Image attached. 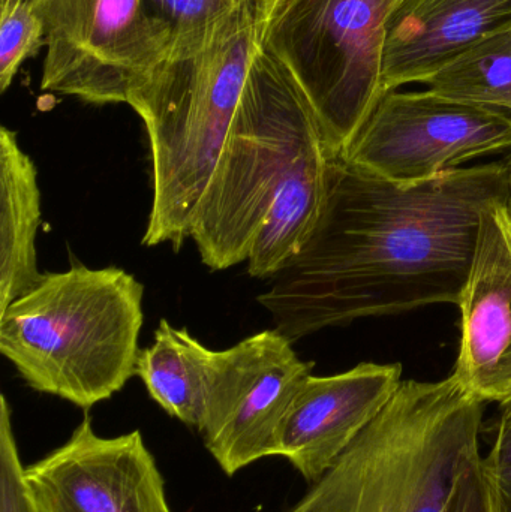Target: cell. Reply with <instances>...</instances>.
I'll list each match as a JSON object with an SVG mask.
<instances>
[{
    "mask_svg": "<svg viewBox=\"0 0 511 512\" xmlns=\"http://www.w3.org/2000/svg\"><path fill=\"white\" fill-rule=\"evenodd\" d=\"M509 162L398 185L330 159L320 219L258 303L291 342L357 319L458 304L480 215L509 203Z\"/></svg>",
    "mask_w": 511,
    "mask_h": 512,
    "instance_id": "6da1fadb",
    "label": "cell"
},
{
    "mask_svg": "<svg viewBox=\"0 0 511 512\" xmlns=\"http://www.w3.org/2000/svg\"><path fill=\"white\" fill-rule=\"evenodd\" d=\"M258 50L254 0L195 50L171 54L129 95L152 161L147 248L179 252L209 188Z\"/></svg>",
    "mask_w": 511,
    "mask_h": 512,
    "instance_id": "7a4b0ae2",
    "label": "cell"
},
{
    "mask_svg": "<svg viewBox=\"0 0 511 512\" xmlns=\"http://www.w3.org/2000/svg\"><path fill=\"white\" fill-rule=\"evenodd\" d=\"M485 402L455 375L402 381L389 405L285 512H449L480 456Z\"/></svg>",
    "mask_w": 511,
    "mask_h": 512,
    "instance_id": "3957f363",
    "label": "cell"
},
{
    "mask_svg": "<svg viewBox=\"0 0 511 512\" xmlns=\"http://www.w3.org/2000/svg\"><path fill=\"white\" fill-rule=\"evenodd\" d=\"M143 300L123 268L45 273L0 313V354L27 387L89 411L135 376Z\"/></svg>",
    "mask_w": 511,
    "mask_h": 512,
    "instance_id": "277c9868",
    "label": "cell"
},
{
    "mask_svg": "<svg viewBox=\"0 0 511 512\" xmlns=\"http://www.w3.org/2000/svg\"><path fill=\"white\" fill-rule=\"evenodd\" d=\"M332 158L320 123L284 68L258 48L189 239L212 271L248 262L273 204L312 162Z\"/></svg>",
    "mask_w": 511,
    "mask_h": 512,
    "instance_id": "5b68a950",
    "label": "cell"
},
{
    "mask_svg": "<svg viewBox=\"0 0 511 512\" xmlns=\"http://www.w3.org/2000/svg\"><path fill=\"white\" fill-rule=\"evenodd\" d=\"M398 0H254L258 48L293 78L332 158L383 98L387 23Z\"/></svg>",
    "mask_w": 511,
    "mask_h": 512,
    "instance_id": "8992f818",
    "label": "cell"
},
{
    "mask_svg": "<svg viewBox=\"0 0 511 512\" xmlns=\"http://www.w3.org/2000/svg\"><path fill=\"white\" fill-rule=\"evenodd\" d=\"M44 24L41 89L86 104H128L167 59L170 29L147 0H32Z\"/></svg>",
    "mask_w": 511,
    "mask_h": 512,
    "instance_id": "52a82bcc",
    "label": "cell"
},
{
    "mask_svg": "<svg viewBox=\"0 0 511 512\" xmlns=\"http://www.w3.org/2000/svg\"><path fill=\"white\" fill-rule=\"evenodd\" d=\"M511 155V116L434 93H384L339 158L398 185L437 179L471 159Z\"/></svg>",
    "mask_w": 511,
    "mask_h": 512,
    "instance_id": "ba28073f",
    "label": "cell"
},
{
    "mask_svg": "<svg viewBox=\"0 0 511 512\" xmlns=\"http://www.w3.org/2000/svg\"><path fill=\"white\" fill-rule=\"evenodd\" d=\"M312 367L276 328L218 351L198 432L225 475L278 457L282 421Z\"/></svg>",
    "mask_w": 511,
    "mask_h": 512,
    "instance_id": "9c48e42d",
    "label": "cell"
},
{
    "mask_svg": "<svg viewBox=\"0 0 511 512\" xmlns=\"http://www.w3.org/2000/svg\"><path fill=\"white\" fill-rule=\"evenodd\" d=\"M24 480L36 512H173L140 430L104 438L87 415Z\"/></svg>",
    "mask_w": 511,
    "mask_h": 512,
    "instance_id": "30bf717a",
    "label": "cell"
},
{
    "mask_svg": "<svg viewBox=\"0 0 511 512\" xmlns=\"http://www.w3.org/2000/svg\"><path fill=\"white\" fill-rule=\"evenodd\" d=\"M401 384L399 363H360L338 375H309L282 421L278 457L315 483L383 412Z\"/></svg>",
    "mask_w": 511,
    "mask_h": 512,
    "instance_id": "8fae6325",
    "label": "cell"
},
{
    "mask_svg": "<svg viewBox=\"0 0 511 512\" xmlns=\"http://www.w3.org/2000/svg\"><path fill=\"white\" fill-rule=\"evenodd\" d=\"M461 343L453 375L482 402L511 396V218L509 203L480 215L476 254L458 303Z\"/></svg>",
    "mask_w": 511,
    "mask_h": 512,
    "instance_id": "7c38bea8",
    "label": "cell"
},
{
    "mask_svg": "<svg viewBox=\"0 0 511 512\" xmlns=\"http://www.w3.org/2000/svg\"><path fill=\"white\" fill-rule=\"evenodd\" d=\"M511 30V0H399L387 23L384 93L428 83L483 39Z\"/></svg>",
    "mask_w": 511,
    "mask_h": 512,
    "instance_id": "4fadbf2b",
    "label": "cell"
},
{
    "mask_svg": "<svg viewBox=\"0 0 511 512\" xmlns=\"http://www.w3.org/2000/svg\"><path fill=\"white\" fill-rule=\"evenodd\" d=\"M41 191L35 162L21 149L17 132L0 128V313L44 279L36 237Z\"/></svg>",
    "mask_w": 511,
    "mask_h": 512,
    "instance_id": "5bb4252c",
    "label": "cell"
},
{
    "mask_svg": "<svg viewBox=\"0 0 511 512\" xmlns=\"http://www.w3.org/2000/svg\"><path fill=\"white\" fill-rule=\"evenodd\" d=\"M218 351L207 348L188 328L161 319L153 343L140 349L135 376L159 408L191 429H200Z\"/></svg>",
    "mask_w": 511,
    "mask_h": 512,
    "instance_id": "9a60e30c",
    "label": "cell"
},
{
    "mask_svg": "<svg viewBox=\"0 0 511 512\" xmlns=\"http://www.w3.org/2000/svg\"><path fill=\"white\" fill-rule=\"evenodd\" d=\"M426 84L429 92L441 98L494 108L511 116V30L477 42Z\"/></svg>",
    "mask_w": 511,
    "mask_h": 512,
    "instance_id": "2e32d148",
    "label": "cell"
},
{
    "mask_svg": "<svg viewBox=\"0 0 511 512\" xmlns=\"http://www.w3.org/2000/svg\"><path fill=\"white\" fill-rule=\"evenodd\" d=\"M171 32V54L206 44L216 30L251 0H147Z\"/></svg>",
    "mask_w": 511,
    "mask_h": 512,
    "instance_id": "e0dca14e",
    "label": "cell"
},
{
    "mask_svg": "<svg viewBox=\"0 0 511 512\" xmlns=\"http://www.w3.org/2000/svg\"><path fill=\"white\" fill-rule=\"evenodd\" d=\"M0 90L6 92L20 66L45 45L44 24L32 0H2Z\"/></svg>",
    "mask_w": 511,
    "mask_h": 512,
    "instance_id": "ac0fdd59",
    "label": "cell"
},
{
    "mask_svg": "<svg viewBox=\"0 0 511 512\" xmlns=\"http://www.w3.org/2000/svg\"><path fill=\"white\" fill-rule=\"evenodd\" d=\"M0 512H36L27 492L12 408L5 394L0 396Z\"/></svg>",
    "mask_w": 511,
    "mask_h": 512,
    "instance_id": "d6986e66",
    "label": "cell"
},
{
    "mask_svg": "<svg viewBox=\"0 0 511 512\" xmlns=\"http://www.w3.org/2000/svg\"><path fill=\"white\" fill-rule=\"evenodd\" d=\"M449 512H503L494 471L479 456L462 475Z\"/></svg>",
    "mask_w": 511,
    "mask_h": 512,
    "instance_id": "ffe728a7",
    "label": "cell"
},
{
    "mask_svg": "<svg viewBox=\"0 0 511 512\" xmlns=\"http://www.w3.org/2000/svg\"><path fill=\"white\" fill-rule=\"evenodd\" d=\"M491 453L486 457L492 466H511V405L501 406L498 420L488 426Z\"/></svg>",
    "mask_w": 511,
    "mask_h": 512,
    "instance_id": "44dd1931",
    "label": "cell"
},
{
    "mask_svg": "<svg viewBox=\"0 0 511 512\" xmlns=\"http://www.w3.org/2000/svg\"><path fill=\"white\" fill-rule=\"evenodd\" d=\"M488 460V459H486ZM491 465V463H489ZM500 496L501 510L511 512V466H492Z\"/></svg>",
    "mask_w": 511,
    "mask_h": 512,
    "instance_id": "7402d4cb",
    "label": "cell"
},
{
    "mask_svg": "<svg viewBox=\"0 0 511 512\" xmlns=\"http://www.w3.org/2000/svg\"><path fill=\"white\" fill-rule=\"evenodd\" d=\"M510 171H509V186H510V200H509V213L511 218V161L509 162Z\"/></svg>",
    "mask_w": 511,
    "mask_h": 512,
    "instance_id": "603a6c76",
    "label": "cell"
},
{
    "mask_svg": "<svg viewBox=\"0 0 511 512\" xmlns=\"http://www.w3.org/2000/svg\"><path fill=\"white\" fill-rule=\"evenodd\" d=\"M509 402H511V396H510V397H509V399H507V400H506V402H504V403H509ZM504 403H501V405H504ZM501 405H500V406H501Z\"/></svg>",
    "mask_w": 511,
    "mask_h": 512,
    "instance_id": "cb8c5ba5",
    "label": "cell"
},
{
    "mask_svg": "<svg viewBox=\"0 0 511 512\" xmlns=\"http://www.w3.org/2000/svg\"><path fill=\"white\" fill-rule=\"evenodd\" d=\"M507 405H511V402H509V403H504V405H501V406H507Z\"/></svg>",
    "mask_w": 511,
    "mask_h": 512,
    "instance_id": "d4e9b609",
    "label": "cell"
},
{
    "mask_svg": "<svg viewBox=\"0 0 511 512\" xmlns=\"http://www.w3.org/2000/svg\"><path fill=\"white\" fill-rule=\"evenodd\" d=\"M398 2H399V0H398Z\"/></svg>",
    "mask_w": 511,
    "mask_h": 512,
    "instance_id": "484cf974",
    "label": "cell"
}]
</instances>
